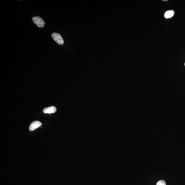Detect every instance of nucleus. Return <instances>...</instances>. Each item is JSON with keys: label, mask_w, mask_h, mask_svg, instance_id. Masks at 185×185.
Wrapping results in <instances>:
<instances>
[{"label": "nucleus", "mask_w": 185, "mask_h": 185, "mask_svg": "<svg viewBox=\"0 0 185 185\" xmlns=\"http://www.w3.org/2000/svg\"><path fill=\"white\" fill-rule=\"evenodd\" d=\"M57 111L56 108L55 106H51V107L46 108L43 110V112L45 114H51L56 112Z\"/></svg>", "instance_id": "nucleus-4"}, {"label": "nucleus", "mask_w": 185, "mask_h": 185, "mask_svg": "<svg viewBox=\"0 0 185 185\" xmlns=\"http://www.w3.org/2000/svg\"><path fill=\"white\" fill-rule=\"evenodd\" d=\"M168 1V0H164V1Z\"/></svg>", "instance_id": "nucleus-7"}, {"label": "nucleus", "mask_w": 185, "mask_h": 185, "mask_svg": "<svg viewBox=\"0 0 185 185\" xmlns=\"http://www.w3.org/2000/svg\"><path fill=\"white\" fill-rule=\"evenodd\" d=\"M156 185H166L165 181L163 180H160L158 181Z\"/></svg>", "instance_id": "nucleus-6"}, {"label": "nucleus", "mask_w": 185, "mask_h": 185, "mask_svg": "<svg viewBox=\"0 0 185 185\" xmlns=\"http://www.w3.org/2000/svg\"><path fill=\"white\" fill-rule=\"evenodd\" d=\"M174 10H168L164 13V17L166 19L171 18L174 16Z\"/></svg>", "instance_id": "nucleus-5"}, {"label": "nucleus", "mask_w": 185, "mask_h": 185, "mask_svg": "<svg viewBox=\"0 0 185 185\" xmlns=\"http://www.w3.org/2000/svg\"><path fill=\"white\" fill-rule=\"evenodd\" d=\"M184 65H185V63H184Z\"/></svg>", "instance_id": "nucleus-8"}, {"label": "nucleus", "mask_w": 185, "mask_h": 185, "mask_svg": "<svg viewBox=\"0 0 185 185\" xmlns=\"http://www.w3.org/2000/svg\"><path fill=\"white\" fill-rule=\"evenodd\" d=\"M32 20L34 23L38 27H40V28H42L44 27L45 25V22L40 17L37 16L33 17Z\"/></svg>", "instance_id": "nucleus-1"}, {"label": "nucleus", "mask_w": 185, "mask_h": 185, "mask_svg": "<svg viewBox=\"0 0 185 185\" xmlns=\"http://www.w3.org/2000/svg\"><path fill=\"white\" fill-rule=\"evenodd\" d=\"M42 125V123L40 122L35 121L32 122L30 125L29 130L30 131H33L37 128L39 127Z\"/></svg>", "instance_id": "nucleus-3"}, {"label": "nucleus", "mask_w": 185, "mask_h": 185, "mask_svg": "<svg viewBox=\"0 0 185 185\" xmlns=\"http://www.w3.org/2000/svg\"><path fill=\"white\" fill-rule=\"evenodd\" d=\"M51 37L54 40L60 45H63L64 43V41L63 40V37L60 34L54 33L51 35Z\"/></svg>", "instance_id": "nucleus-2"}]
</instances>
